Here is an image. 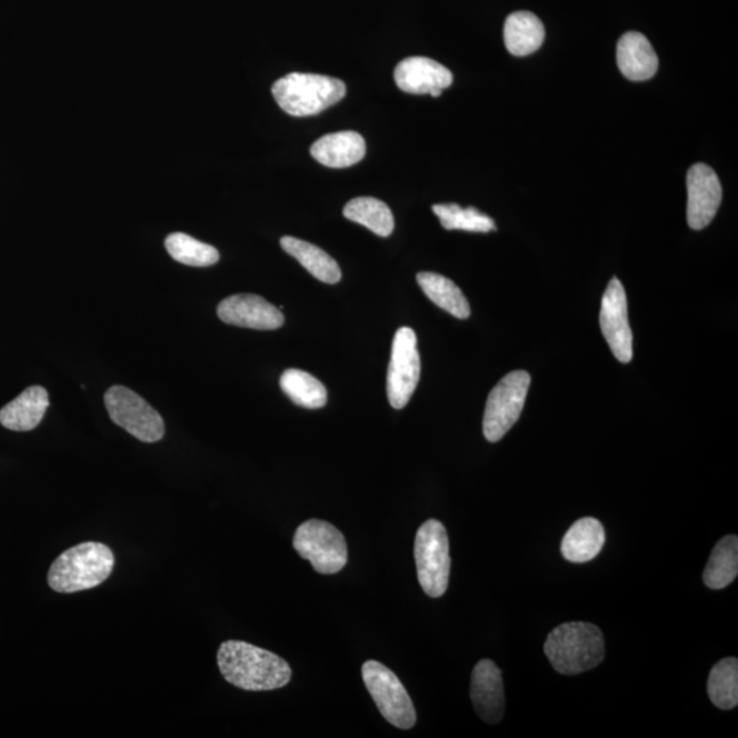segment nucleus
Instances as JSON below:
<instances>
[{"instance_id": "nucleus-16", "label": "nucleus", "mask_w": 738, "mask_h": 738, "mask_svg": "<svg viewBox=\"0 0 738 738\" xmlns=\"http://www.w3.org/2000/svg\"><path fill=\"white\" fill-rule=\"evenodd\" d=\"M617 63L630 81H646L657 74L659 61L650 40L639 32L622 36L617 46Z\"/></svg>"}, {"instance_id": "nucleus-7", "label": "nucleus", "mask_w": 738, "mask_h": 738, "mask_svg": "<svg viewBox=\"0 0 738 738\" xmlns=\"http://www.w3.org/2000/svg\"><path fill=\"white\" fill-rule=\"evenodd\" d=\"M293 546L321 575H335L348 564L347 540L332 523L321 520L302 522L295 533Z\"/></svg>"}, {"instance_id": "nucleus-20", "label": "nucleus", "mask_w": 738, "mask_h": 738, "mask_svg": "<svg viewBox=\"0 0 738 738\" xmlns=\"http://www.w3.org/2000/svg\"><path fill=\"white\" fill-rule=\"evenodd\" d=\"M545 34L543 22L529 11H517L505 22L506 49L515 57H527L537 52L543 44Z\"/></svg>"}, {"instance_id": "nucleus-24", "label": "nucleus", "mask_w": 738, "mask_h": 738, "mask_svg": "<svg viewBox=\"0 0 738 738\" xmlns=\"http://www.w3.org/2000/svg\"><path fill=\"white\" fill-rule=\"evenodd\" d=\"M343 217L366 226L379 237H389L395 231V217L386 202L375 198H357L343 208Z\"/></svg>"}, {"instance_id": "nucleus-22", "label": "nucleus", "mask_w": 738, "mask_h": 738, "mask_svg": "<svg viewBox=\"0 0 738 738\" xmlns=\"http://www.w3.org/2000/svg\"><path fill=\"white\" fill-rule=\"evenodd\" d=\"M418 283L425 295L443 311L453 315L457 319H468L470 307L467 297L449 278L436 272L418 273Z\"/></svg>"}, {"instance_id": "nucleus-25", "label": "nucleus", "mask_w": 738, "mask_h": 738, "mask_svg": "<svg viewBox=\"0 0 738 738\" xmlns=\"http://www.w3.org/2000/svg\"><path fill=\"white\" fill-rule=\"evenodd\" d=\"M281 389L299 407L320 409L327 403V390L311 373L301 369H286L279 380Z\"/></svg>"}, {"instance_id": "nucleus-18", "label": "nucleus", "mask_w": 738, "mask_h": 738, "mask_svg": "<svg viewBox=\"0 0 738 738\" xmlns=\"http://www.w3.org/2000/svg\"><path fill=\"white\" fill-rule=\"evenodd\" d=\"M367 146L356 132H338L320 137L311 147V154L319 163L331 169L350 168L366 157Z\"/></svg>"}, {"instance_id": "nucleus-17", "label": "nucleus", "mask_w": 738, "mask_h": 738, "mask_svg": "<svg viewBox=\"0 0 738 738\" xmlns=\"http://www.w3.org/2000/svg\"><path fill=\"white\" fill-rule=\"evenodd\" d=\"M50 407L44 387L32 386L0 410V425L11 431H32L43 420Z\"/></svg>"}, {"instance_id": "nucleus-1", "label": "nucleus", "mask_w": 738, "mask_h": 738, "mask_svg": "<svg viewBox=\"0 0 738 738\" xmlns=\"http://www.w3.org/2000/svg\"><path fill=\"white\" fill-rule=\"evenodd\" d=\"M218 666L231 686L253 692L283 688L291 680L290 665L283 658L246 641H225Z\"/></svg>"}, {"instance_id": "nucleus-21", "label": "nucleus", "mask_w": 738, "mask_h": 738, "mask_svg": "<svg viewBox=\"0 0 738 738\" xmlns=\"http://www.w3.org/2000/svg\"><path fill=\"white\" fill-rule=\"evenodd\" d=\"M281 247L320 282L336 285L341 281L342 272L335 259L313 243L295 237H282Z\"/></svg>"}, {"instance_id": "nucleus-15", "label": "nucleus", "mask_w": 738, "mask_h": 738, "mask_svg": "<svg viewBox=\"0 0 738 738\" xmlns=\"http://www.w3.org/2000/svg\"><path fill=\"white\" fill-rule=\"evenodd\" d=\"M470 699L480 719L496 725L505 714V690L502 672L490 659L480 660L472 671Z\"/></svg>"}, {"instance_id": "nucleus-3", "label": "nucleus", "mask_w": 738, "mask_h": 738, "mask_svg": "<svg viewBox=\"0 0 738 738\" xmlns=\"http://www.w3.org/2000/svg\"><path fill=\"white\" fill-rule=\"evenodd\" d=\"M552 668L565 676L597 668L605 659V639L598 627L588 622L559 625L545 642Z\"/></svg>"}, {"instance_id": "nucleus-6", "label": "nucleus", "mask_w": 738, "mask_h": 738, "mask_svg": "<svg viewBox=\"0 0 738 738\" xmlns=\"http://www.w3.org/2000/svg\"><path fill=\"white\" fill-rule=\"evenodd\" d=\"M362 680L387 722L398 729H412L418 721L412 699L400 678L378 660L362 665Z\"/></svg>"}, {"instance_id": "nucleus-19", "label": "nucleus", "mask_w": 738, "mask_h": 738, "mask_svg": "<svg viewBox=\"0 0 738 738\" xmlns=\"http://www.w3.org/2000/svg\"><path fill=\"white\" fill-rule=\"evenodd\" d=\"M606 540L602 522L586 517L576 521L565 535L561 551L569 562L582 564L592 561L602 551Z\"/></svg>"}, {"instance_id": "nucleus-10", "label": "nucleus", "mask_w": 738, "mask_h": 738, "mask_svg": "<svg viewBox=\"0 0 738 738\" xmlns=\"http://www.w3.org/2000/svg\"><path fill=\"white\" fill-rule=\"evenodd\" d=\"M421 373L418 337L409 327H401L392 341L387 396L392 408L403 409L419 385Z\"/></svg>"}, {"instance_id": "nucleus-12", "label": "nucleus", "mask_w": 738, "mask_h": 738, "mask_svg": "<svg viewBox=\"0 0 738 738\" xmlns=\"http://www.w3.org/2000/svg\"><path fill=\"white\" fill-rule=\"evenodd\" d=\"M689 228L704 230L716 218L722 201V187L710 166L698 163L687 174Z\"/></svg>"}, {"instance_id": "nucleus-13", "label": "nucleus", "mask_w": 738, "mask_h": 738, "mask_svg": "<svg viewBox=\"0 0 738 738\" xmlns=\"http://www.w3.org/2000/svg\"><path fill=\"white\" fill-rule=\"evenodd\" d=\"M218 317L226 325L253 330H277L285 323L281 309L256 295L228 297L219 303Z\"/></svg>"}, {"instance_id": "nucleus-23", "label": "nucleus", "mask_w": 738, "mask_h": 738, "mask_svg": "<svg viewBox=\"0 0 738 738\" xmlns=\"http://www.w3.org/2000/svg\"><path fill=\"white\" fill-rule=\"evenodd\" d=\"M738 575V538L728 535L714 547L704 574L705 585L722 589L731 585Z\"/></svg>"}, {"instance_id": "nucleus-14", "label": "nucleus", "mask_w": 738, "mask_h": 738, "mask_svg": "<svg viewBox=\"0 0 738 738\" xmlns=\"http://www.w3.org/2000/svg\"><path fill=\"white\" fill-rule=\"evenodd\" d=\"M395 80L401 91L412 94L430 93L439 98L443 89L453 84V74L443 64L425 57L403 59L397 64Z\"/></svg>"}, {"instance_id": "nucleus-9", "label": "nucleus", "mask_w": 738, "mask_h": 738, "mask_svg": "<svg viewBox=\"0 0 738 738\" xmlns=\"http://www.w3.org/2000/svg\"><path fill=\"white\" fill-rule=\"evenodd\" d=\"M104 403L111 420L141 442L154 443L164 437L162 416L127 387H110Z\"/></svg>"}, {"instance_id": "nucleus-27", "label": "nucleus", "mask_w": 738, "mask_h": 738, "mask_svg": "<svg viewBox=\"0 0 738 738\" xmlns=\"http://www.w3.org/2000/svg\"><path fill=\"white\" fill-rule=\"evenodd\" d=\"M432 211L446 230L472 231V233H490L497 226L486 213L475 207L461 208L458 205H437Z\"/></svg>"}, {"instance_id": "nucleus-11", "label": "nucleus", "mask_w": 738, "mask_h": 738, "mask_svg": "<svg viewBox=\"0 0 738 738\" xmlns=\"http://www.w3.org/2000/svg\"><path fill=\"white\" fill-rule=\"evenodd\" d=\"M599 320L612 355L627 365L634 356V336L628 319L627 293L618 278H612L607 285Z\"/></svg>"}, {"instance_id": "nucleus-28", "label": "nucleus", "mask_w": 738, "mask_h": 738, "mask_svg": "<svg viewBox=\"0 0 738 738\" xmlns=\"http://www.w3.org/2000/svg\"><path fill=\"white\" fill-rule=\"evenodd\" d=\"M166 249L172 259L184 266L210 267L219 261L217 248L183 233H174L166 238Z\"/></svg>"}, {"instance_id": "nucleus-2", "label": "nucleus", "mask_w": 738, "mask_h": 738, "mask_svg": "<svg viewBox=\"0 0 738 738\" xmlns=\"http://www.w3.org/2000/svg\"><path fill=\"white\" fill-rule=\"evenodd\" d=\"M114 567V552L109 546L86 541L62 552L52 562L47 581L59 594L87 591L103 585Z\"/></svg>"}, {"instance_id": "nucleus-5", "label": "nucleus", "mask_w": 738, "mask_h": 738, "mask_svg": "<svg viewBox=\"0 0 738 738\" xmlns=\"http://www.w3.org/2000/svg\"><path fill=\"white\" fill-rule=\"evenodd\" d=\"M415 561L419 582L428 597L440 598L449 587L450 545L442 522L428 520L415 540Z\"/></svg>"}, {"instance_id": "nucleus-26", "label": "nucleus", "mask_w": 738, "mask_h": 738, "mask_svg": "<svg viewBox=\"0 0 738 738\" xmlns=\"http://www.w3.org/2000/svg\"><path fill=\"white\" fill-rule=\"evenodd\" d=\"M707 692L714 706L731 710L738 705V660L725 658L714 666L708 676Z\"/></svg>"}, {"instance_id": "nucleus-4", "label": "nucleus", "mask_w": 738, "mask_h": 738, "mask_svg": "<svg viewBox=\"0 0 738 738\" xmlns=\"http://www.w3.org/2000/svg\"><path fill=\"white\" fill-rule=\"evenodd\" d=\"M273 99L293 117H311L335 106L347 94V86L329 76L290 73L272 86Z\"/></svg>"}, {"instance_id": "nucleus-8", "label": "nucleus", "mask_w": 738, "mask_h": 738, "mask_svg": "<svg viewBox=\"0 0 738 738\" xmlns=\"http://www.w3.org/2000/svg\"><path fill=\"white\" fill-rule=\"evenodd\" d=\"M531 377L526 371H515L499 380L488 396L483 419V432L488 442H499L519 421L526 405Z\"/></svg>"}]
</instances>
